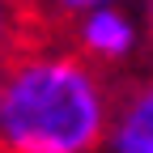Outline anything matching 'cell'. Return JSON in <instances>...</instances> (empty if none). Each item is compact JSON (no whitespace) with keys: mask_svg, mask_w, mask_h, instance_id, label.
I'll list each match as a JSON object with an SVG mask.
<instances>
[{"mask_svg":"<svg viewBox=\"0 0 153 153\" xmlns=\"http://www.w3.org/2000/svg\"><path fill=\"white\" fill-rule=\"evenodd\" d=\"M111 89L81 47L17 43L0 81V145L13 153H89L111 136Z\"/></svg>","mask_w":153,"mask_h":153,"instance_id":"obj_1","label":"cell"},{"mask_svg":"<svg viewBox=\"0 0 153 153\" xmlns=\"http://www.w3.org/2000/svg\"><path fill=\"white\" fill-rule=\"evenodd\" d=\"M76 47L94 64H123L140 47V22L128 9H119V0L98 4L76 17Z\"/></svg>","mask_w":153,"mask_h":153,"instance_id":"obj_2","label":"cell"},{"mask_svg":"<svg viewBox=\"0 0 153 153\" xmlns=\"http://www.w3.org/2000/svg\"><path fill=\"white\" fill-rule=\"evenodd\" d=\"M106 145L119 153H153V76L115 102Z\"/></svg>","mask_w":153,"mask_h":153,"instance_id":"obj_3","label":"cell"},{"mask_svg":"<svg viewBox=\"0 0 153 153\" xmlns=\"http://www.w3.org/2000/svg\"><path fill=\"white\" fill-rule=\"evenodd\" d=\"M22 43V4L0 0V51H13Z\"/></svg>","mask_w":153,"mask_h":153,"instance_id":"obj_4","label":"cell"},{"mask_svg":"<svg viewBox=\"0 0 153 153\" xmlns=\"http://www.w3.org/2000/svg\"><path fill=\"white\" fill-rule=\"evenodd\" d=\"M98 4H111V0H43L38 9H43L47 17H72V22H76L81 13L98 9Z\"/></svg>","mask_w":153,"mask_h":153,"instance_id":"obj_5","label":"cell"},{"mask_svg":"<svg viewBox=\"0 0 153 153\" xmlns=\"http://www.w3.org/2000/svg\"><path fill=\"white\" fill-rule=\"evenodd\" d=\"M140 17H145V30L153 38V0H140Z\"/></svg>","mask_w":153,"mask_h":153,"instance_id":"obj_6","label":"cell"},{"mask_svg":"<svg viewBox=\"0 0 153 153\" xmlns=\"http://www.w3.org/2000/svg\"><path fill=\"white\" fill-rule=\"evenodd\" d=\"M4 60H9V51H0V81H4Z\"/></svg>","mask_w":153,"mask_h":153,"instance_id":"obj_7","label":"cell"},{"mask_svg":"<svg viewBox=\"0 0 153 153\" xmlns=\"http://www.w3.org/2000/svg\"><path fill=\"white\" fill-rule=\"evenodd\" d=\"M17 4H22V9H30V4H34V9H38V4H43V0H17Z\"/></svg>","mask_w":153,"mask_h":153,"instance_id":"obj_8","label":"cell"}]
</instances>
